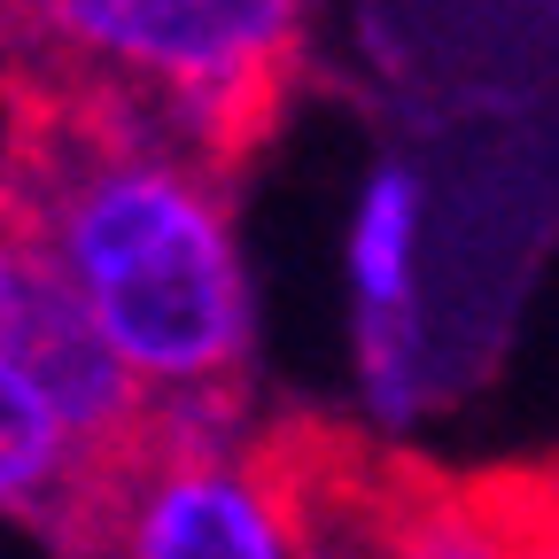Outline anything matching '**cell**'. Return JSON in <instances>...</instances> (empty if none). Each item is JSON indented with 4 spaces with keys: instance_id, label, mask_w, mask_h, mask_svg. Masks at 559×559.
Returning <instances> with one entry per match:
<instances>
[{
    "instance_id": "277c9868",
    "label": "cell",
    "mask_w": 559,
    "mask_h": 559,
    "mask_svg": "<svg viewBox=\"0 0 559 559\" xmlns=\"http://www.w3.org/2000/svg\"><path fill=\"white\" fill-rule=\"evenodd\" d=\"M140 481L148 474H109L86 459L47 389L16 358H0V513L47 536L55 559H109Z\"/></svg>"
},
{
    "instance_id": "8992f818",
    "label": "cell",
    "mask_w": 559,
    "mask_h": 559,
    "mask_svg": "<svg viewBox=\"0 0 559 559\" xmlns=\"http://www.w3.org/2000/svg\"><path fill=\"white\" fill-rule=\"evenodd\" d=\"M536 559H559V459H544V521H536Z\"/></svg>"
},
{
    "instance_id": "6da1fadb",
    "label": "cell",
    "mask_w": 559,
    "mask_h": 559,
    "mask_svg": "<svg viewBox=\"0 0 559 559\" xmlns=\"http://www.w3.org/2000/svg\"><path fill=\"white\" fill-rule=\"evenodd\" d=\"M0 187L156 404L249 428V280L234 187L70 86H0Z\"/></svg>"
},
{
    "instance_id": "3957f363",
    "label": "cell",
    "mask_w": 559,
    "mask_h": 559,
    "mask_svg": "<svg viewBox=\"0 0 559 559\" xmlns=\"http://www.w3.org/2000/svg\"><path fill=\"white\" fill-rule=\"evenodd\" d=\"M109 559H304L241 436H187L132 489Z\"/></svg>"
},
{
    "instance_id": "5b68a950",
    "label": "cell",
    "mask_w": 559,
    "mask_h": 559,
    "mask_svg": "<svg viewBox=\"0 0 559 559\" xmlns=\"http://www.w3.org/2000/svg\"><path fill=\"white\" fill-rule=\"evenodd\" d=\"M32 272H39V234H32V218H24V202L0 187V358H9V342H16Z\"/></svg>"
},
{
    "instance_id": "7a4b0ae2",
    "label": "cell",
    "mask_w": 559,
    "mask_h": 559,
    "mask_svg": "<svg viewBox=\"0 0 559 559\" xmlns=\"http://www.w3.org/2000/svg\"><path fill=\"white\" fill-rule=\"evenodd\" d=\"M311 70V0H0V86H70L241 187Z\"/></svg>"
}]
</instances>
